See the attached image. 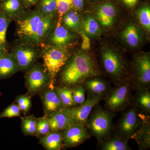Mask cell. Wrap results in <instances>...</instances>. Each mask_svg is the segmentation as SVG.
<instances>
[{
    "mask_svg": "<svg viewBox=\"0 0 150 150\" xmlns=\"http://www.w3.org/2000/svg\"><path fill=\"white\" fill-rule=\"evenodd\" d=\"M99 75V71L89 55L79 52L72 57L65 67L62 80L66 85L73 86Z\"/></svg>",
    "mask_w": 150,
    "mask_h": 150,
    "instance_id": "1",
    "label": "cell"
},
{
    "mask_svg": "<svg viewBox=\"0 0 150 150\" xmlns=\"http://www.w3.org/2000/svg\"><path fill=\"white\" fill-rule=\"evenodd\" d=\"M70 56V54L66 48L51 45L44 48L43 52V64L51 83H54L56 75L66 64Z\"/></svg>",
    "mask_w": 150,
    "mask_h": 150,
    "instance_id": "2",
    "label": "cell"
},
{
    "mask_svg": "<svg viewBox=\"0 0 150 150\" xmlns=\"http://www.w3.org/2000/svg\"><path fill=\"white\" fill-rule=\"evenodd\" d=\"M113 113L111 111L101 108L94 110L88 120V127L91 133L99 142L108 137L112 127Z\"/></svg>",
    "mask_w": 150,
    "mask_h": 150,
    "instance_id": "3",
    "label": "cell"
},
{
    "mask_svg": "<svg viewBox=\"0 0 150 150\" xmlns=\"http://www.w3.org/2000/svg\"><path fill=\"white\" fill-rule=\"evenodd\" d=\"M101 59L105 70L118 85L125 82L126 65L123 58L117 52L111 48H103Z\"/></svg>",
    "mask_w": 150,
    "mask_h": 150,
    "instance_id": "4",
    "label": "cell"
},
{
    "mask_svg": "<svg viewBox=\"0 0 150 150\" xmlns=\"http://www.w3.org/2000/svg\"><path fill=\"white\" fill-rule=\"evenodd\" d=\"M131 87L129 81H125L108 92L105 102L106 109L115 112L126 108L130 102Z\"/></svg>",
    "mask_w": 150,
    "mask_h": 150,
    "instance_id": "5",
    "label": "cell"
},
{
    "mask_svg": "<svg viewBox=\"0 0 150 150\" xmlns=\"http://www.w3.org/2000/svg\"><path fill=\"white\" fill-rule=\"evenodd\" d=\"M143 121L137 108H130L122 114L117 125L115 136L128 142Z\"/></svg>",
    "mask_w": 150,
    "mask_h": 150,
    "instance_id": "6",
    "label": "cell"
},
{
    "mask_svg": "<svg viewBox=\"0 0 150 150\" xmlns=\"http://www.w3.org/2000/svg\"><path fill=\"white\" fill-rule=\"evenodd\" d=\"M103 98V97L101 96H92L82 104L78 106L64 108L62 110L69 115L76 124L86 126L93 108Z\"/></svg>",
    "mask_w": 150,
    "mask_h": 150,
    "instance_id": "7",
    "label": "cell"
},
{
    "mask_svg": "<svg viewBox=\"0 0 150 150\" xmlns=\"http://www.w3.org/2000/svg\"><path fill=\"white\" fill-rule=\"evenodd\" d=\"M135 82L139 90L147 89L150 83V58L147 53H142L136 57L134 61Z\"/></svg>",
    "mask_w": 150,
    "mask_h": 150,
    "instance_id": "8",
    "label": "cell"
},
{
    "mask_svg": "<svg viewBox=\"0 0 150 150\" xmlns=\"http://www.w3.org/2000/svg\"><path fill=\"white\" fill-rule=\"evenodd\" d=\"M43 16L39 10L33 11L19 20L17 31L19 36L34 42L38 25Z\"/></svg>",
    "mask_w": 150,
    "mask_h": 150,
    "instance_id": "9",
    "label": "cell"
},
{
    "mask_svg": "<svg viewBox=\"0 0 150 150\" xmlns=\"http://www.w3.org/2000/svg\"><path fill=\"white\" fill-rule=\"evenodd\" d=\"M63 131V144L67 147L79 146L89 138L88 131L82 124H74Z\"/></svg>",
    "mask_w": 150,
    "mask_h": 150,
    "instance_id": "10",
    "label": "cell"
},
{
    "mask_svg": "<svg viewBox=\"0 0 150 150\" xmlns=\"http://www.w3.org/2000/svg\"><path fill=\"white\" fill-rule=\"evenodd\" d=\"M47 82V75L43 70L38 67L30 70L26 78L28 89L31 93L40 91L46 85Z\"/></svg>",
    "mask_w": 150,
    "mask_h": 150,
    "instance_id": "11",
    "label": "cell"
},
{
    "mask_svg": "<svg viewBox=\"0 0 150 150\" xmlns=\"http://www.w3.org/2000/svg\"><path fill=\"white\" fill-rule=\"evenodd\" d=\"M74 39V36L59 22L51 37V42L53 46L67 48L72 44Z\"/></svg>",
    "mask_w": 150,
    "mask_h": 150,
    "instance_id": "12",
    "label": "cell"
},
{
    "mask_svg": "<svg viewBox=\"0 0 150 150\" xmlns=\"http://www.w3.org/2000/svg\"><path fill=\"white\" fill-rule=\"evenodd\" d=\"M117 11L115 7L110 3H104L97 10L96 17L100 24L105 27H110L113 24Z\"/></svg>",
    "mask_w": 150,
    "mask_h": 150,
    "instance_id": "13",
    "label": "cell"
},
{
    "mask_svg": "<svg viewBox=\"0 0 150 150\" xmlns=\"http://www.w3.org/2000/svg\"><path fill=\"white\" fill-rule=\"evenodd\" d=\"M48 118L51 131H64L76 124L62 110L52 113Z\"/></svg>",
    "mask_w": 150,
    "mask_h": 150,
    "instance_id": "14",
    "label": "cell"
},
{
    "mask_svg": "<svg viewBox=\"0 0 150 150\" xmlns=\"http://www.w3.org/2000/svg\"><path fill=\"white\" fill-rule=\"evenodd\" d=\"M13 58L18 67L22 69H26L34 62L36 57V51L28 46H21L16 48L14 53Z\"/></svg>",
    "mask_w": 150,
    "mask_h": 150,
    "instance_id": "15",
    "label": "cell"
},
{
    "mask_svg": "<svg viewBox=\"0 0 150 150\" xmlns=\"http://www.w3.org/2000/svg\"><path fill=\"white\" fill-rule=\"evenodd\" d=\"M43 100L45 110L48 114H52L64 108L54 88H50L45 91Z\"/></svg>",
    "mask_w": 150,
    "mask_h": 150,
    "instance_id": "16",
    "label": "cell"
},
{
    "mask_svg": "<svg viewBox=\"0 0 150 150\" xmlns=\"http://www.w3.org/2000/svg\"><path fill=\"white\" fill-rule=\"evenodd\" d=\"M142 33L136 25L130 23L125 27L121 33L122 39L131 48L138 47L143 40Z\"/></svg>",
    "mask_w": 150,
    "mask_h": 150,
    "instance_id": "17",
    "label": "cell"
},
{
    "mask_svg": "<svg viewBox=\"0 0 150 150\" xmlns=\"http://www.w3.org/2000/svg\"><path fill=\"white\" fill-rule=\"evenodd\" d=\"M93 77L88 78L84 81L83 86L92 96H98L103 97L108 93L109 85L102 79Z\"/></svg>",
    "mask_w": 150,
    "mask_h": 150,
    "instance_id": "18",
    "label": "cell"
},
{
    "mask_svg": "<svg viewBox=\"0 0 150 150\" xmlns=\"http://www.w3.org/2000/svg\"><path fill=\"white\" fill-rule=\"evenodd\" d=\"M148 121H143L139 128L131 137L142 148H150V124Z\"/></svg>",
    "mask_w": 150,
    "mask_h": 150,
    "instance_id": "19",
    "label": "cell"
},
{
    "mask_svg": "<svg viewBox=\"0 0 150 150\" xmlns=\"http://www.w3.org/2000/svg\"><path fill=\"white\" fill-rule=\"evenodd\" d=\"M63 133L60 131H51L40 139V143L46 149L59 150L63 144Z\"/></svg>",
    "mask_w": 150,
    "mask_h": 150,
    "instance_id": "20",
    "label": "cell"
},
{
    "mask_svg": "<svg viewBox=\"0 0 150 150\" xmlns=\"http://www.w3.org/2000/svg\"><path fill=\"white\" fill-rule=\"evenodd\" d=\"M18 66L13 56L6 54L0 59V80L13 74Z\"/></svg>",
    "mask_w": 150,
    "mask_h": 150,
    "instance_id": "21",
    "label": "cell"
},
{
    "mask_svg": "<svg viewBox=\"0 0 150 150\" xmlns=\"http://www.w3.org/2000/svg\"><path fill=\"white\" fill-rule=\"evenodd\" d=\"M101 149L102 150H131L127 141L115 136L113 137H108L100 141Z\"/></svg>",
    "mask_w": 150,
    "mask_h": 150,
    "instance_id": "22",
    "label": "cell"
},
{
    "mask_svg": "<svg viewBox=\"0 0 150 150\" xmlns=\"http://www.w3.org/2000/svg\"><path fill=\"white\" fill-rule=\"evenodd\" d=\"M53 18L54 14L43 16L38 25L34 42L39 43L43 40L51 28Z\"/></svg>",
    "mask_w": 150,
    "mask_h": 150,
    "instance_id": "23",
    "label": "cell"
},
{
    "mask_svg": "<svg viewBox=\"0 0 150 150\" xmlns=\"http://www.w3.org/2000/svg\"><path fill=\"white\" fill-rule=\"evenodd\" d=\"M54 89L57 93L64 108L76 106L73 99V90L68 87H54Z\"/></svg>",
    "mask_w": 150,
    "mask_h": 150,
    "instance_id": "24",
    "label": "cell"
},
{
    "mask_svg": "<svg viewBox=\"0 0 150 150\" xmlns=\"http://www.w3.org/2000/svg\"><path fill=\"white\" fill-rule=\"evenodd\" d=\"M2 12L9 18L15 16L21 10L22 4L20 0H4L1 5Z\"/></svg>",
    "mask_w": 150,
    "mask_h": 150,
    "instance_id": "25",
    "label": "cell"
},
{
    "mask_svg": "<svg viewBox=\"0 0 150 150\" xmlns=\"http://www.w3.org/2000/svg\"><path fill=\"white\" fill-rule=\"evenodd\" d=\"M83 26L85 33L89 36L95 37L100 34L98 22L93 17L89 16L83 21Z\"/></svg>",
    "mask_w": 150,
    "mask_h": 150,
    "instance_id": "26",
    "label": "cell"
},
{
    "mask_svg": "<svg viewBox=\"0 0 150 150\" xmlns=\"http://www.w3.org/2000/svg\"><path fill=\"white\" fill-rule=\"evenodd\" d=\"M63 23L65 26L71 29L78 28L80 24V18L76 12L69 11L65 14Z\"/></svg>",
    "mask_w": 150,
    "mask_h": 150,
    "instance_id": "27",
    "label": "cell"
},
{
    "mask_svg": "<svg viewBox=\"0 0 150 150\" xmlns=\"http://www.w3.org/2000/svg\"><path fill=\"white\" fill-rule=\"evenodd\" d=\"M37 119L33 115L22 119L21 127L23 133L26 135H34L36 133Z\"/></svg>",
    "mask_w": 150,
    "mask_h": 150,
    "instance_id": "28",
    "label": "cell"
},
{
    "mask_svg": "<svg viewBox=\"0 0 150 150\" xmlns=\"http://www.w3.org/2000/svg\"><path fill=\"white\" fill-rule=\"evenodd\" d=\"M137 15L138 20L149 32L150 31V8L149 6H144L137 11Z\"/></svg>",
    "mask_w": 150,
    "mask_h": 150,
    "instance_id": "29",
    "label": "cell"
},
{
    "mask_svg": "<svg viewBox=\"0 0 150 150\" xmlns=\"http://www.w3.org/2000/svg\"><path fill=\"white\" fill-rule=\"evenodd\" d=\"M140 93L137 97L138 106L146 112H150V93L148 89L140 90Z\"/></svg>",
    "mask_w": 150,
    "mask_h": 150,
    "instance_id": "30",
    "label": "cell"
},
{
    "mask_svg": "<svg viewBox=\"0 0 150 150\" xmlns=\"http://www.w3.org/2000/svg\"><path fill=\"white\" fill-rule=\"evenodd\" d=\"M10 21L9 18L5 14L0 13V43L4 46L6 45V35Z\"/></svg>",
    "mask_w": 150,
    "mask_h": 150,
    "instance_id": "31",
    "label": "cell"
},
{
    "mask_svg": "<svg viewBox=\"0 0 150 150\" xmlns=\"http://www.w3.org/2000/svg\"><path fill=\"white\" fill-rule=\"evenodd\" d=\"M51 132L48 117H44L37 119L35 134L38 136H43Z\"/></svg>",
    "mask_w": 150,
    "mask_h": 150,
    "instance_id": "32",
    "label": "cell"
},
{
    "mask_svg": "<svg viewBox=\"0 0 150 150\" xmlns=\"http://www.w3.org/2000/svg\"><path fill=\"white\" fill-rule=\"evenodd\" d=\"M56 9V0H41L39 11L43 16L54 14Z\"/></svg>",
    "mask_w": 150,
    "mask_h": 150,
    "instance_id": "33",
    "label": "cell"
},
{
    "mask_svg": "<svg viewBox=\"0 0 150 150\" xmlns=\"http://www.w3.org/2000/svg\"><path fill=\"white\" fill-rule=\"evenodd\" d=\"M85 88L83 86H77L73 90V99L76 105H80L86 101Z\"/></svg>",
    "mask_w": 150,
    "mask_h": 150,
    "instance_id": "34",
    "label": "cell"
},
{
    "mask_svg": "<svg viewBox=\"0 0 150 150\" xmlns=\"http://www.w3.org/2000/svg\"><path fill=\"white\" fill-rule=\"evenodd\" d=\"M20 111L17 105H11L0 114V119L4 118H12L19 116Z\"/></svg>",
    "mask_w": 150,
    "mask_h": 150,
    "instance_id": "35",
    "label": "cell"
},
{
    "mask_svg": "<svg viewBox=\"0 0 150 150\" xmlns=\"http://www.w3.org/2000/svg\"><path fill=\"white\" fill-rule=\"evenodd\" d=\"M56 9L61 17L69 11L73 5V0H56Z\"/></svg>",
    "mask_w": 150,
    "mask_h": 150,
    "instance_id": "36",
    "label": "cell"
},
{
    "mask_svg": "<svg viewBox=\"0 0 150 150\" xmlns=\"http://www.w3.org/2000/svg\"><path fill=\"white\" fill-rule=\"evenodd\" d=\"M17 105L20 110L23 112H27L31 106V101L29 98L25 96H20L16 99Z\"/></svg>",
    "mask_w": 150,
    "mask_h": 150,
    "instance_id": "37",
    "label": "cell"
},
{
    "mask_svg": "<svg viewBox=\"0 0 150 150\" xmlns=\"http://www.w3.org/2000/svg\"><path fill=\"white\" fill-rule=\"evenodd\" d=\"M82 39V42L81 48L82 49L84 50H88L90 48L91 43L90 39L88 37V35L85 33L84 32L81 33Z\"/></svg>",
    "mask_w": 150,
    "mask_h": 150,
    "instance_id": "38",
    "label": "cell"
},
{
    "mask_svg": "<svg viewBox=\"0 0 150 150\" xmlns=\"http://www.w3.org/2000/svg\"><path fill=\"white\" fill-rule=\"evenodd\" d=\"M73 5L76 9H81L83 6V0H73Z\"/></svg>",
    "mask_w": 150,
    "mask_h": 150,
    "instance_id": "39",
    "label": "cell"
},
{
    "mask_svg": "<svg viewBox=\"0 0 150 150\" xmlns=\"http://www.w3.org/2000/svg\"><path fill=\"white\" fill-rule=\"evenodd\" d=\"M125 5L130 8L134 7L137 5L139 0H122Z\"/></svg>",
    "mask_w": 150,
    "mask_h": 150,
    "instance_id": "40",
    "label": "cell"
},
{
    "mask_svg": "<svg viewBox=\"0 0 150 150\" xmlns=\"http://www.w3.org/2000/svg\"><path fill=\"white\" fill-rule=\"evenodd\" d=\"M23 4L26 7L32 6L35 5L39 0H22Z\"/></svg>",
    "mask_w": 150,
    "mask_h": 150,
    "instance_id": "41",
    "label": "cell"
},
{
    "mask_svg": "<svg viewBox=\"0 0 150 150\" xmlns=\"http://www.w3.org/2000/svg\"><path fill=\"white\" fill-rule=\"evenodd\" d=\"M7 54V50L6 46H4L0 43V59Z\"/></svg>",
    "mask_w": 150,
    "mask_h": 150,
    "instance_id": "42",
    "label": "cell"
}]
</instances>
